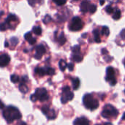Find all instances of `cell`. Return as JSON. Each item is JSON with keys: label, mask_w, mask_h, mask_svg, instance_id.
<instances>
[{"label": "cell", "mask_w": 125, "mask_h": 125, "mask_svg": "<svg viewBox=\"0 0 125 125\" xmlns=\"http://www.w3.org/2000/svg\"><path fill=\"white\" fill-rule=\"evenodd\" d=\"M2 116L8 124H11L15 120H19L22 117L20 111L12 105L7 106L2 109Z\"/></svg>", "instance_id": "cell-1"}, {"label": "cell", "mask_w": 125, "mask_h": 125, "mask_svg": "<svg viewBox=\"0 0 125 125\" xmlns=\"http://www.w3.org/2000/svg\"><path fill=\"white\" fill-rule=\"evenodd\" d=\"M83 104L86 108L94 111L99 107V101L92 94H86L83 97Z\"/></svg>", "instance_id": "cell-2"}, {"label": "cell", "mask_w": 125, "mask_h": 125, "mask_svg": "<svg viewBox=\"0 0 125 125\" xmlns=\"http://www.w3.org/2000/svg\"><path fill=\"white\" fill-rule=\"evenodd\" d=\"M30 100L32 102H36L37 100L45 102L49 100V94L45 88H38L36 89L34 94L31 95Z\"/></svg>", "instance_id": "cell-3"}, {"label": "cell", "mask_w": 125, "mask_h": 125, "mask_svg": "<svg viewBox=\"0 0 125 125\" xmlns=\"http://www.w3.org/2000/svg\"><path fill=\"white\" fill-rule=\"evenodd\" d=\"M119 112V111L113 105L108 104L105 105L103 108V110L101 113V115L105 119H111V118H115L118 116Z\"/></svg>", "instance_id": "cell-4"}, {"label": "cell", "mask_w": 125, "mask_h": 125, "mask_svg": "<svg viewBox=\"0 0 125 125\" xmlns=\"http://www.w3.org/2000/svg\"><path fill=\"white\" fill-rule=\"evenodd\" d=\"M74 97V94L73 92L70 91L69 86H66L62 88V97H61V102L62 104H66L67 102L72 100Z\"/></svg>", "instance_id": "cell-5"}, {"label": "cell", "mask_w": 125, "mask_h": 125, "mask_svg": "<svg viewBox=\"0 0 125 125\" xmlns=\"http://www.w3.org/2000/svg\"><path fill=\"white\" fill-rule=\"evenodd\" d=\"M83 26V22L79 17H74L72 18L71 22L69 25V29L72 31H80Z\"/></svg>", "instance_id": "cell-6"}, {"label": "cell", "mask_w": 125, "mask_h": 125, "mask_svg": "<svg viewBox=\"0 0 125 125\" xmlns=\"http://www.w3.org/2000/svg\"><path fill=\"white\" fill-rule=\"evenodd\" d=\"M105 80L107 82L110 83L111 86H114L116 84L117 80L115 76V70L114 67H108L106 70V76H105Z\"/></svg>", "instance_id": "cell-7"}, {"label": "cell", "mask_w": 125, "mask_h": 125, "mask_svg": "<svg viewBox=\"0 0 125 125\" xmlns=\"http://www.w3.org/2000/svg\"><path fill=\"white\" fill-rule=\"evenodd\" d=\"M41 111L45 115V116L50 120H53L56 118V113L55 110L53 108H50L47 105L42 106L41 108Z\"/></svg>", "instance_id": "cell-8"}, {"label": "cell", "mask_w": 125, "mask_h": 125, "mask_svg": "<svg viewBox=\"0 0 125 125\" xmlns=\"http://www.w3.org/2000/svg\"><path fill=\"white\" fill-rule=\"evenodd\" d=\"M36 53L34 55V58L37 60L40 59L42 58V56L45 53L46 50L45 48V47L42 45H38L36 47Z\"/></svg>", "instance_id": "cell-9"}, {"label": "cell", "mask_w": 125, "mask_h": 125, "mask_svg": "<svg viewBox=\"0 0 125 125\" xmlns=\"http://www.w3.org/2000/svg\"><path fill=\"white\" fill-rule=\"evenodd\" d=\"M10 62V57L9 55L4 53L0 56V66L1 67H6Z\"/></svg>", "instance_id": "cell-10"}, {"label": "cell", "mask_w": 125, "mask_h": 125, "mask_svg": "<svg viewBox=\"0 0 125 125\" xmlns=\"http://www.w3.org/2000/svg\"><path fill=\"white\" fill-rule=\"evenodd\" d=\"M74 125H90V122L89 121V119L87 118H86L85 116H81L79 118H77L75 119Z\"/></svg>", "instance_id": "cell-11"}, {"label": "cell", "mask_w": 125, "mask_h": 125, "mask_svg": "<svg viewBox=\"0 0 125 125\" xmlns=\"http://www.w3.org/2000/svg\"><path fill=\"white\" fill-rule=\"evenodd\" d=\"M91 6V3L89 0H83L81 4V10L83 12H86L89 10V7Z\"/></svg>", "instance_id": "cell-12"}, {"label": "cell", "mask_w": 125, "mask_h": 125, "mask_svg": "<svg viewBox=\"0 0 125 125\" xmlns=\"http://www.w3.org/2000/svg\"><path fill=\"white\" fill-rule=\"evenodd\" d=\"M35 74L38 75L39 76H44L45 75H47V70L46 67H36L34 70Z\"/></svg>", "instance_id": "cell-13"}, {"label": "cell", "mask_w": 125, "mask_h": 125, "mask_svg": "<svg viewBox=\"0 0 125 125\" xmlns=\"http://www.w3.org/2000/svg\"><path fill=\"white\" fill-rule=\"evenodd\" d=\"M72 81V85H73V88L74 90H77L79 86H80V80L78 78H74L71 79Z\"/></svg>", "instance_id": "cell-14"}, {"label": "cell", "mask_w": 125, "mask_h": 125, "mask_svg": "<svg viewBox=\"0 0 125 125\" xmlns=\"http://www.w3.org/2000/svg\"><path fill=\"white\" fill-rule=\"evenodd\" d=\"M93 34H94V40L96 42L99 43L101 42V39H100V31L98 29H94L93 31Z\"/></svg>", "instance_id": "cell-15"}, {"label": "cell", "mask_w": 125, "mask_h": 125, "mask_svg": "<svg viewBox=\"0 0 125 125\" xmlns=\"http://www.w3.org/2000/svg\"><path fill=\"white\" fill-rule=\"evenodd\" d=\"M66 41H67V39H66V37L64 36V34L63 32H61V34H59V36L58 37V42H59V45H64Z\"/></svg>", "instance_id": "cell-16"}, {"label": "cell", "mask_w": 125, "mask_h": 125, "mask_svg": "<svg viewBox=\"0 0 125 125\" xmlns=\"http://www.w3.org/2000/svg\"><path fill=\"white\" fill-rule=\"evenodd\" d=\"M18 19H17V17L15 15H12V14H10V15H9L8 16H7V18H6V20H5V23H7V24H10V23L11 22H13V21H16Z\"/></svg>", "instance_id": "cell-17"}, {"label": "cell", "mask_w": 125, "mask_h": 125, "mask_svg": "<svg viewBox=\"0 0 125 125\" xmlns=\"http://www.w3.org/2000/svg\"><path fill=\"white\" fill-rule=\"evenodd\" d=\"M18 89H19L20 92L23 94H26L29 91V88L27 87L26 83H20Z\"/></svg>", "instance_id": "cell-18"}, {"label": "cell", "mask_w": 125, "mask_h": 125, "mask_svg": "<svg viewBox=\"0 0 125 125\" xmlns=\"http://www.w3.org/2000/svg\"><path fill=\"white\" fill-rule=\"evenodd\" d=\"M67 62L64 61V60H63V59H61L60 61H59V69H60V70L61 71H64L65 70V69L67 67Z\"/></svg>", "instance_id": "cell-19"}, {"label": "cell", "mask_w": 125, "mask_h": 125, "mask_svg": "<svg viewBox=\"0 0 125 125\" xmlns=\"http://www.w3.org/2000/svg\"><path fill=\"white\" fill-rule=\"evenodd\" d=\"M72 58H73V59L75 62H77V63H79V62H81L83 60V56H81L79 53H74V54L73 55Z\"/></svg>", "instance_id": "cell-20"}, {"label": "cell", "mask_w": 125, "mask_h": 125, "mask_svg": "<svg viewBox=\"0 0 125 125\" xmlns=\"http://www.w3.org/2000/svg\"><path fill=\"white\" fill-rule=\"evenodd\" d=\"M120 18H121V11L119 9H116L113 14V18L114 20H119Z\"/></svg>", "instance_id": "cell-21"}, {"label": "cell", "mask_w": 125, "mask_h": 125, "mask_svg": "<svg viewBox=\"0 0 125 125\" xmlns=\"http://www.w3.org/2000/svg\"><path fill=\"white\" fill-rule=\"evenodd\" d=\"M33 32H34L36 35H41L42 31L41 27H40V26H34V27L33 28Z\"/></svg>", "instance_id": "cell-22"}, {"label": "cell", "mask_w": 125, "mask_h": 125, "mask_svg": "<svg viewBox=\"0 0 125 125\" xmlns=\"http://www.w3.org/2000/svg\"><path fill=\"white\" fill-rule=\"evenodd\" d=\"M102 34L106 37H108L110 34V30L108 26H103L102 29Z\"/></svg>", "instance_id": "cell-23"}, {"label": "cell", "mask_w": 125, "mask_h": 125, "mask_svg": "<svg viewBox=\"0 0 125 125\" xmlns=\"http://www.w3.org/2000/svg\"><path fill=\"white\" fill-rule=\"evenodd\" d=\"M10 80H11V81H12L13 83H18V81H20L19 77H18V75H12L10 76Z\"/></svg>", "instance_id": "cell-24"}, {"label": "cell", "mask_w": 125, "mask_h": 125, "mask_svg": "<svg viewBox=\"0 0 125 125\" xmlns=\"http://www.w3.org/2000/svg\"><path fill=\"white\" fill-rule=\"evenodd\" d=\"M46 70H47V75H53L55 74V70L53 68H51L50 67H46Z\"/></svg>", "instance_id": "cell-25"}, {"label": "cell", "mask_w": 125, "mask_h": 125, "mask_svg": "<svg viewBox=\"0 0 125 125\" xmlns=\"http://www.w3.org/2000/svg\"><path fill=\"white\" fill-rule=\"evenodd\" d=\"M53 1L58 6H62L65 4V3L67 2V0H53Z\"/></svg>", "instance_id": "cell-26"}, {"label": "cell", "mask_w": 125, "mask_h": 125, "mask_svg": "<svg viewBox=\"0 0 125 125\" xmlns=\"http://www.w3.org/2000/svg\"><path fill=\"white\" fill-rule=\"evenodd\" d=\"M114 8H113L111 5H108V6L105 7V11L107 12L108 14H112L113 12H114Z\"/></svg>", "instance_id": "cell-27"}, {"label": "cell", "mask_w": 125, "mask_h": 125, "mask_svg": "<svg viewBox=\"0 0 125 125\" xmlns=\"http://www.w3.org/2000/svg\"><path fill=\"white\" fill-rule=\"evenodd\" d=\"M10 42L12 44V45L13 46H15L17 45V44L18 43V39L17 37H12L10 39Z\"/></svg>", "instance_id": "cell-28"}, {"label": "cell", "mask_w": 125, "mask_h": 125, "mask_svg": "<svg viewBox=\"0 0 125 125\" xmlns=\"http://www.w3.org/2000/svg\"><path fill=\"white\" fill-rule=\"evenodd\" d=\"M96 10H97V6L95 4H91V6L89 7V12H90V13L93 14V13H94L96 12Z\"/></svg>", "instance_id": "cell-29"}, {"label": "cell", "mask_w": 125, "mask_h": 125, "mask_svg": "<svg viewBox=\"0 0 125 125\" xmlns=\"http://www.w3.org/2000/svg\"><path fill=\"white\" fill-rule=\"evenodd\" d=\"M51 16H50L49 15H45V18H44V19H43V22H44L45 24H47V23H48L51 22Z\"/></svg>", "instance_id": "cell-30"}, {"label": "cell", "mask_w": 125, "mask_h": 125, "mask_svg": "<svg viewBox=\"0 0 125 125\" xmlns=\"http://www.w3.org/2000/svg\"><path fill=\"white\" fill-rule=\"evenodd\" d=\"M80 47L78 46V45H75V46H74L73 48H72V51H73V53H79V52H80Z\"/></svg>", "instance_id": "cell-31"}, {"label": "cell", "mask_w": 125, "mask_h": 125, "mask_svg": "<svg viewBox=\"0 0 125 125\" xmlns=\"http://www.w3.org/2000/svg\"><path fill=\"white\" fill-rule=\"evenodd\" d=\"M31 37H32L31 32H27V33H26L25 35H24V38H25V40H27V41H29Z\"/></svg>", "instance_id": "cell-32"}, {"label": "cell", "mask_w": 125, "mask_h": 125, "mask_svg": "<svg viewBox=\"0 0 125 125\" xmlns=\"http://www.w3.org/2000/svg\"><path fill=\"white\" fill-rule=\"evenodd\" d=\"M7 23H2L1 24L0 29H1V30L2 31L7 30Z\"/></svg>", "instance_id": "cell-33"}, {"label": "cell", "mask_w": 125, "mask_h": 125, "mask_svg": "<svg viewBox=\"0 0 125 125\" xmlns=\"http://www.w3.org/2000/svg\"><path fill=\"white\" fill-rule=\"evenodd\" d=\"M20 81H21V83H26V82L28 81V77L27 76H23Z\"/></svg>", "instance_id": "cell-34"}, {"label": "cell", "mask_w": 125, "mask_h": 125, "mask_svg": "<svg viewBox=\"0 0 125 125\" xmlns=\"http://www.w3.org/2000/svg\"><path fill=\"white\" fill-rule=\"evenodd\" d=\"M36 41H37V39H36L35 37H31L28 42H29V43L30 45H34V44L36 43Z\"/></svg>", "instance_id": "cell-35"}, {"label": "cell", "mask_w": 125, "mask_h": 125, "mask_svg": "<svg viewBox=\"0 0 125 125\" xmlns=\"http://www.w3.org/2000/svg\"><path fill=\"white\" fill-rule=\"evenodd\" d=\"M67 67H68V69H69L70 71H73V69H74V64L73 63H70V64H68Z\"/></svg>", "instance_id": "cell-36"}, {"label": "cell", "mask_w": 125, "mask_h": 125, "mask_svg": "<svg viewBox=\"0 0 125 125\" xmlns=\"http://www.w3.org/2000/svg\"><path fill=\"white\" fill-rule=\"evenodd\" d=\"M104 59H105V60L107 62H111V61L113 60V58H112V57H111V56H105V57H104Z\"/></svg>", "instance_id": "cell-37"}, {"label": "cell", "mask_w": 125, "mask_h": 125, "mask_svg": "<svg viewBox=\"0 0 125 125\" xmlns=\"http://www.w3.org/2000/svg\"><path fill=\"white\" fill-rule=\"evenodd\" d=\"M120 37H122V39L125 40V29H123V30L120 32Z\"/></svg>", "instance_id": "cell-38"}, {"label": "cell", "mask_w": 125, "mask_h": 125, "mask_svg": "<svg viewBox=\"0 0 125 125\" xmlns=\"http://www.w3.org/2000/svg\"><path fill=\"white\" fill-rule=\"evenodd\" d=\"M29 4H30L31 6L34 7V5L35 3H36V0H29Z\"/></svg>", "instance_id": "cell-39"}, {"label": "cell", "mask_w": 125, "mask_h": 125, "mask_svg": "<svg viewBox=\"0 0 125 125\" xmlns=\"http://www.w3.org/2000/svg\"><path fill=\"white\" fill-rule=\"evenodd\" d=\"M102 54H103V55H105V54H108V51H107V49H105V48H103V49H102Z\"/></svg>", "instance_id": "cell-40"}, {"label": "cell", "mask_w": 125, "mask_h": 125, "mask_svg": "<svg viewBox=\"0 0 125 125\" xmlns=\"http://www.w3.org/2000/svg\"><path fill=\"white\" fill-rule=\"evenodd\" d=\"M16 125H26V124L25 122H18Z\"/></svg>", "instance_id": "cell-41"}, {"label": "cell", "mask_w": 125, "mask_h": 125, "mask_svg": "<svg viewBox=\"0 0 125 125\" xmlns=\"http://www.w3.org/2000/svg\"><path fill=\"white\" fill-rule=\"evenodd\" d=\"M105 3V0H100V5H103Z\"/></svg>", "instance_id": "cell-42"}, {"label": "cell", "mask_w": 125, "mask_h": 125, "mask_svg": "<svg viewBox=\"0 0 125 125\" xmlns=\"http://www.w3.org/2000/svg\"><path fill=\"white\" fill-rule=\"evenodd\" d=\"M4 46H5L6 48H7V47L9 46V44H8V42H5V43H4Z\"/></svg>", "instance_id": "cell-43"}, {"label": "cell", "mask_w": 125, "mask_h": 125, "mask_svg": "<svg viewBox=\"0 0 125 125\" xmlns=\"http://www.w3.org/2000/svg\"><path fill=\"white\" fill-rule=\"evenodd\" d=\"M104 125H113L111 123H110V122H107V123H105Z\"/></svg>", "instance_id": "cell-44"}, {"label": "cell", "mask_w": 125, "mask_h": 125, "mask_svg": "<svg viewBox=\"0 0 125 125\" xmlns=\"http://www.w3.org/2000/svg\"><path fill=\"white\" fill-rule=\"evenodd\" d=\"M122 120H125V113L123 114V116H122Z\"/></svg>", "instance_id": "cell-45"}, {"label": "cell", "mask_w": 125, "mask_h": 125, "mask_svg": "<svg viewBox=\"0 0 125 125\" xmlns=\"http://www.w3.org/2000/svg\"><path fill=\"white\" fill-rule=\"evenodd\" d=\"M99 125V124H97V125ZM103 125H104V124H103Z\"/></svg>", "instance_id": "cell-46"}, {"label": "cell", "mask_w": 125, "mask_h": 125, "mask_svg": "<svg viewBox=\"0 0 125 125\" xmlns=\"http://www.w3.org/2000/svg\"><path fill=\"white\" fill-rule=\"evenodd\" d=\"M73 1H78V0H73Z\"/></svg>", "instance_id": "cell-47"}, {"label": "cell", "mask_w": 125, "mask_h": 125, "mask_svg": "<svg viewBox=\"0 0 125 125\" xmlns=\"http://www.w3.org/2000/svg\"></svg>", "instance_id": "cell-48"}, {"label": "cell", "mask_w": 125, "mask_h": 125, "mask_svg": "<svg viewBox=\"0 0 125 125\" xmlns=\"http://www.w3.org/2000/svg\"></svg>", "instance_id": "cell-49"}]
</instances>
